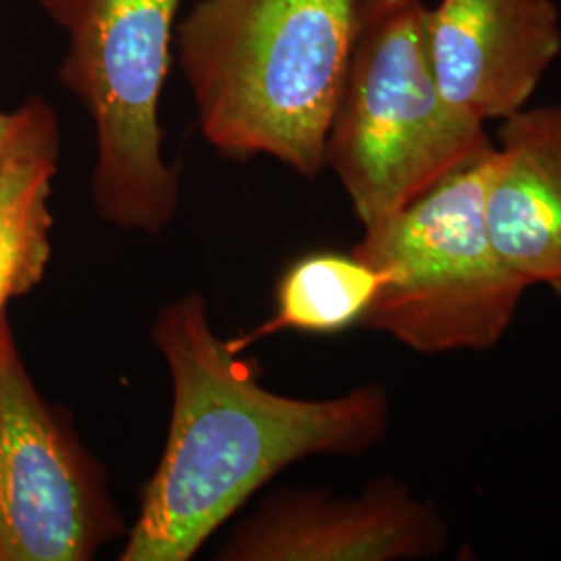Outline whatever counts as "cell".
Listing matches in <instances>:
<instances>
[{
  "mask_svg": "<svg viewBox=\"0 0 561 561\" xmlns=\"http://www.w3.org/2000/svg\"><path fill=\"white\" fill-rule=\"evenodd\" d=\"M18 117H20V115H18V108L11 111V113L0 111V157H2V152H4V148H7V144L11 140L13 131H15Z\"/></svg>",
  "mask_w": 561,
  "mask_h": 561,
  "instance_id": "12",
  "label": "cell"
},
{
  "mask_svg": "<svg viewBox=\"0 0 561 561\" xmlns=\"http://www.w3.org/2000/svg\"><path fill=\"white\" fill-rule=\"evenodd\" d=\"M447 522L408 484L382 477L356 497L279 489L233 528L221 561H416L437 558Z\"/></svg>",
  "mask_w": 561,
  "mask_h": 561,
  "instance_id": "7",
  "label": "cell"
},
{
  "mask_svg": "<svg viewBox=\"0 0 561 561\" xmlns=\"http://www.w3.org/2000/svg\"><path fill=\"white\" fill-rule=\"evenodd\" d=\"M358 0H198L175 27L202 136L236 161L271 157L301 178L324 144L352 53Z\"/></svg>",
  "mask_w": 561,
  "mask_h": 561,
  "instance_id": "2",
  "label": "cell"
},
{
  "mask_svg": "<svg viewBox=\"0 0 561 561\" xmlns=\"http://www.w3.org/2000/svg\"><path fill=\"white\" fill-rule=\"evenodd\" d=\"M381 283V273L354 252H312L283 273L275 291V314L225 343L231 352L243 354L280 331L335 335L364 321Z\"/></svg>",
  "mask_w": 561,
  "mask_h": 561,
  "instance_id": "11",
  "label": "cell"
},
{
  "mask_svg": "<svg viewBox=\"0 0 561 561\" xmlns=\"http://www.w3.org/2000/svg\"><path fill=\"white\" fill-rule=\"evenodd\" d=\"M493 150L495 141L364 229L352 252L382 283L362 324L424 356L484 352L505 337L530 285L503 261L486 225Z\"/></svg>",
  "mask_w": 561,
  "mask_h": 561,
  "instance_id": "4",
  "label": "cell"
},
{
  "mask_svg": "<svg viewBox=\"0 0 561 561\" xmlns=\"http://www.w3.org/2000/svg\"><path fill=\"white\" fill-rule=\"evenodd\" d=\"M486 125L445 99L424 0H358L340 102L324 144L362 229L398 215L477 159Z\"/></svg>",
  "mask_w": 561,
  "mask_h": 561,
  "instance_id": "3",
  "label": "cell"
},
{
  "mask_svg": "<svg viewBox=\"0 0 561 561\" xmlns=\"http://www.w3.org/2000/svg\"><path fill=\"white\" fill-rule=\"evenodd\" d=\"M0 157V314L46 275L53 254V183L60 161V125L53 106L30 99Z\"/></svg>",
  "mask_w": 561,
  "mask_h": 561,
  "instance_id": "10",
  "label": "cell"
},
{
  "mask_svg": "<svg viewBox=\"0 0 561 561\" xmlns=\"http://www.w3.org/2000/svg\"><path fill=\"white\" fill-rule=\"evenodd\" d=\"M127 533L108 470L42 396L0 314V561H90Z\"/></svg>",
  "mask_w": 561,
  "mask_h": 561,
  "instance_id": "6",
  "label": "cell"
},
{
  "mask_svg": "<svg viewBox=\"0 0 561 561\" xmlns=\"http://www.w3.org/2000/svg\"><path fill=\"white\" fill-rule=\"evenodd\" d=\"M181 2L38 0L67 34L60 81L94 125V208L125 231L159 236L180 210V169L162 150L161 99Z\"/></svg>",
  "mask_w": 561,
  "mask_h": 561,
  "instance_id": "5",
  "label": "cell"
},
{
  "mask_svg": "<svg viewBox=\"0 0 561 561\" xmlns=\"http://www.w3.org/2000/svg\"><path fill=\"white\" fill-rule=\"evenodd\" d=\"M484 210L503 261L561 298V104L524 106L502 121Z\"/></svg>",
  "mask_w": 561,
  "mask_h": 561,
  "instance_id": "9",
  "label": "cell"
},
{
  "mask_svg": "<svg viewBox=\"0 0 561 561\" xmlns=\"http://www.w3.org/2000/svg\"><path fill=\"white\" fill-rule=\"evenodd\" d=\"M428 48L445 99L481 123L528 106L561 55L556 0H439Z\"/></svg>",
  "mask_w": 561,
  "mask_h": 561,
  "instance_id": "8",
  "label": "cell"
},
{
  "mask_svg": "<svg viewBox=\"0 0 561 561\" xmlns=\"http://www.w3.org/2000/svg\"><path fill=\"white\" fill-rule=\"evenodd\" d=\"M150 337L169 368L171 421L121 561H190L287 466L364 456L389 431L377 382L324 400L266 389L261 364L227 347L198 291L164 304Z\"/></svg>",
  "mask_w": 561,
  "mask_h": 561,
  "instance_id": "1",
  "label": "cell"
}]
</instances>
